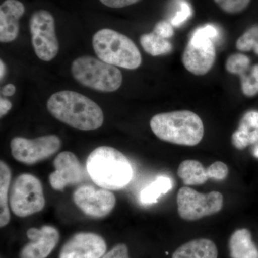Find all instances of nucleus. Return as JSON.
<instances>
[{
  "instance_id": "obj_8",
  "label": "nucleus",
  "mask_w": 258,
  "mask_h": 258,
  "mask_svg": "<svg viewBox=\"0 0 258 258\" xmlns=\"http://www.w3.org/2000/svg\"><path fill=\"white\" fill-rule=\"evenodd\" d=\"M176 203L181 219L196 221L218 213L223 207V196L218 191L202 194L184 186L178 191Z\"/></svg>"
},
{
  "instance_id": "obj_23",
  "label": "nucleus",
  "mask_w": 258,
  "mask_h": 258,
  "mask_svg": "<svg viewBox=\"0 0 258 258\" xmlns=\"http://www.w3.org/2000/svg\"><path fill=\"white\" fill-rule=\"evenodd\" d=\"M239 76L244 96L254 97L258 94V64L249 66Z\"/></svg>"
},
{
  "instance_id": "obj_35",
  "label": "nucleus",
  "mask_w": 258,
  "mask_h": 258,
  "mask_svg": "<svg viewBox=\"0 0 258 258\" xmlns=\"http://www.w3.org/2000/svg\"><path fill=\"white\" fill-rule=\"evenodd\" d=\"M0 71H1L0 77H1V79H3L5 76V72H6V67H5L4 62L2 60L0 61Z\"/></svg>"
},
{
  "instance_id": "obj_33",
  "label": "nucleus",
  "mask_w": 258,
  "mask_h": 258,
  "mask_svg": "<svg viewBox=\"0 0 258 258\" xmlns=\"http://www.w3.org/2000/svg\"><path fill=\"white\" fill-rule=\"evenodd\" d=\"M13 104L9 100L5 98H1L0 99V115L4 116L11 110Z\"/></svg>"
},
{
  "instance_id": "obj_14",
  "label": "nucleus",
  "mask_w": 258,
  "mask_h": 258,
  "mask_svg": "<svg viewBox=\"0 0 258 258\" xmlns=\"http://www.w3.org/2000/svg\"><path fill=\"white\" fill-rule=\"evenodd\" d=\"M27 236L30 242L22 249L20 258H46L60 240L58 231L50 225L29 229Z\"/></svg>"
},
{
  "instance_id": "obj_28",
  "label": "nucleus",
  "mask_w": 258,
  "mask_h": 258,
  "mask_svg": "<svg viewBox=\"0 0 258 258\" xmlns=\"http://www.w3.org/2000/svg\"><path fill=\"white\" fill-rule=\"evenodd\" d=\"M228 167L222 161H215L207 169V174L209 179L217 180V181L225 179L228 176Z\"/></svg>"
},
{
  "instance_id": "obj_30",
  "label": "nucleus",
  "mask_w": 258,
  "mask_h": 258,
  "mask_svg": "<svg viewBox=\"0 0 258 258\" xmlns=\"http://www.w3.org/2000/svg\"><path fill=\"white\" fill-rule=\"evenodd\" d=\"M102 258H129L128 247L125 244H118Z\"/></svg>"
},
{
  "instance_id": "obj_13",
  "label": "nucleus",
  "mask_w": 258,
  "mask_h": 258,
  "mask_svg": "<svg viewBox=\"0 0 258 258\" xmlns=\"http://www.w3.org/2000/svg\"><path fill=\"white\" fill-rule=\"evenodd\" d=\"M106 251V242L101 236L79 232L62 246L59 258H101Z\"/></svg>"
},
{
  "instance_id": "obj_16",
  "label": "nucleus",
  "mask_w": 258,
  "mask_h": 258,
  "mask_svg": "<svg viewBox=\"0 0 258 258\" xmlns=\"http://www.w3.org/2000/svg\"><path fill=\"white\" fill-rule=\"evenodd\" d=\"M215 244L208 239H197L186 242L176 249L172 258H217Z\"/></svg>"
},
{
  "instance_id": "obj_32",
  "label": "nucleus",
  "mask_w": 258,
  "mask_h": 258,
  "mask_svg": "<svg viewBox=\"0 0 258 258\" xmlns=\"http://www.w3.org/2000/svg\"><path fill=\"white\" fill-rule=\"evenodd\" d=\"M241 121L252 129H258V111H251L244 114Z\"/></svg>"
},
{
  "instance_id": "obj_24",
  "label": "nucleus",
  "mask_w": 258,
  "mask_h": 258,
  "mask_svg": "<svg viewBox=\"0 0 258 258\" xmlns=\"http://www.w3.org/2000/svg\"><path fill=\"white\" fill-rule=\"evenodd\" d=\"M236 47L241 52L253 50L258 55V25L251 27L236 42Z\"/></svg>"
},
{
  "instance_id": "obj_17",
  "label": "nucleus",
  "mask_w": 258,
  "mask_h": 258,
  "mask_svg": "<svg viewBox=\"0 0 258 258\" xmlns=\"http://www.w3.org/2000/svg\"><path fill=\"white\" fill-rule=\"evenodd\" d=\"M232 258H258V249L247 229L236 230L229 241Z\"/></svg>"
},
{
  "instance_id": "obj_31",
  "label": "nucleus",
  "mask_w": 258,
  "mask_h": 258,
  "mask_svg": "<svg viewBox=\"0 0 258 258\" xmlns=\"http://www.w3.org/2000/svg\"><path fill=\"white\" fill-rule=\"evenodd\" d=\"M139 1L141 0H100L102 4L106 5L108 8H115V9L130 6V5L139 3Z\"/></svg>"
},
{
  "instance_id": "obj_25",
  "label": "nucleus",
  "mask_w": 258,
  "mask_h": 258,
  "mask_svg": "<svg viewBox=\"0 0 258 258\" xmlns=\"http://www.w3.org/2000/svg\"><path fill=\"white\" fill-rule=\"evenodd\" d=\"M250 66V60L247 55L235 53L229 56L225 63V69L231 74L240 76Z\"/></svg>"
},
{
  "instance_id": "obj_11",
  "label": "nucleus",
  "mask_w": 258,
  "mask_h": 258,
  "mask_svg": "<svg viewBox=\"0 0 258 258\" xmlns=\"http://www.w3.org/2000/svg\"><path fill=\"white\" fill-rule=\"evenodd\" d=\"M74 202L88 216L103 218L114 208L116 199L109 190L97 189L90 185H83L74 191Z\"/></svg>"
},
{
  "instance_id": "obj_5",
  "label": "nucleus",
  "mask_w": 258,
  "mask_h": 258,
  "mask_svg": "<svg viewBox=\"0 0 258 258\" xmlns=\"http://www.w3.org/2000/svg\"><path fill=\"white\" fill-rule=\"evenodd\" d=\"M71 74L80 84L99 92H115L123 82L118 68L92 56L76 58L71 66Z\"/></svg>"
},
{
  "instance_id": "obj_15",
  "label": "nucleus",
  "mask_w": 258,
  "mask_h": 258,
  "mask_svg": "<svg viewBox=\"0 0 258 258\" xmlns=\"http://www.w3.org/2000/svg\"><path fill=\"white\" fill-rule=\"evenodd\" d=\"M25 6L18 0H5L0 7V41L8 43L16 40L20 31L19 20L25 13Z\"/></svg>"
},
{
  "instance_id": "obj_20",
  "label": "nucleus",
  "mask_w": 258,
  "mask_h": 258,
  "mask_svg": "<svg viewBox=\"0 0 258 258\" xmlns=\"http://www.w3.org/2000/svg\"><path fill=\"white\" fill-rule=\"evenodd\" d=\"M140 43L144 51L154 57L166 55L173 49L172 44L167 39L159 36L154 32L142 35Z\"/></svg>"
},
{
  "instance_id": "obj_9",
  "label": "nucleus",
  "mask_w": 258,
  "mask_h": 258,
  "mask_svg": "<svg viewBox=\"0 0 258 258\" xmlns=\"http://www.w3.org/2000/svg\"><path fill=\"white\" fill-rule=\"evenodd\" d=\"M30 30L37 57L45 62L53 60L59 52V42L52 14L45 10L35 12L30 18Z\"/></svg>"
},
{
  "instance_id": "obj_29",
  "label": "nucleus",
  "mask_w": 258,
  "mask_h": 258,
  "mask_svg": "<svg viewBox=\"0 0 258 258\" xmlns=\"http://www.w3.org/2000/svg\"><path fill=\"white\" fill-rule=\"evenodd\" d=\"M154 32L163 38L169 39L174 35V31L172 25L169 22L162 20L155 25Z\"/></svg>"
},
{
  "instance_id": "obj_1",
  "label": "nucleus",
  "mask_w": 258,
  "mask_h": 258,
  "mask_svg": "<svg viewBox=\"0 0 258 258\" xmlns=\"http://www.w3.org/2000/svg\"><path fill=\"white\" fill-rule=\"evenodd\" d=\"M47 108L56 119L79 130H96L104 121L101 107L87 96L75 91L54 93L47 101Z\"/></svg>"
},
{
  "instance_id": "obj_4",
  "label": "nucleus",
  "mask_w": 258,
  "mask_h": 258,
  "mask_svg": "<svg viewBox=\"0 0 258 258\" xmlns=\"http://www.w3.org/2000/svg\"><path fill=\"white\" fill-rule=\"evenodd\" d=\"M93 47L100 60L115 67L135 70L142 63V54L133 40L111 29L96 32Z\"/></svg>"
},
{
  "instance_id": "obj_34",
  "label": "nucleus",
  "mask_w": 258,
  "mask_h": 258,
  "mask_svg": "<svg viewBox=\"0 0 258 258\" xmlns=\"http://www.w3.org/2000/svg\"><path fill=\"white\" fill-rule=\"evenodd\" d=\"M16 88L13 84H8L2 90V93L5 97H10L15 94Z\"/></svg>"
},
{
  "instance_id": "obj_12",
  "label": "nucleus",
  "mask_w": 258,
  "mask_h": 258,
  "mask_svg": "<svg viewBox=\"0 0 258 258\" xmlns=\"http://www.w3.org/2000/svg\"><path fill=\"white\" fill-rule=\"evenodd\" d=\"M55 171L49 176L52 189L62 191L66 186L82 182L85 179L84 169L74 153L62 152L53 161Z\"/></svg>"
},
{
  "instance_id": "obj_18",
  "label": "nucleus",
  "mask_w": 258,
  "mask_h": 258,
  "mask_svg": "<svg viewBox=\"0 0 258 258\" xmlns=\"http://www.w3.org/2000/svg\"><path fill=\"white\" fill-rule=\"evenodd\" d=\"M177 174L184 184L189 186L205 184L209 179L207 169L197 160L182 161L178 168Z\"/></svg>"
},
{
  "instance_id": "obj_36",
  "label": "nucleus",
  "mask_w": 258,
  "mask_h": 258,
  "mask_svg": "<svg viewBox=\"0 0 258 258\" xmlns=\"http://www.w3.org/2000/svg\"><path fill=\"white\" fill-rule=\"evenodd\" d=\"M254 145L253 149H252V154H253L254 157L258 159V142Z\"/></svg>"
},
{
  "instance_id": "obj_6",
  "label": "nucleus",
  "mask_w": 258,
  "mask_h": 258,
  "mask_svg": "<svg viewBox=\"0 0 258 258\" xmlns=\"http://www.w3.org/2000/svg\"><path fill=\"white\" fill-rule=\"evenodd\" d=\"M218 36V30L212 25L195 30L181 57L185 69L195 76L208 74L216 60L214 40Z\"/></svg>"
},
{
  "instance_id": "obj_3",
  "label": "nucleus",
  "mask_w": 258,
  "mask_h": 258,
  "mask_svg": "<svg viewBox=\"0 0 258 258\" xmlns=\"http://www.w3.org/2000/svg\"><path fill=\"white\" fill-rule=\"evenodd\" d=\"M150 127L161 140L186 147L198 145L205 134L200 117L186 110L155 115L150 120Z\"/></svg>"
},
{
  "instance_id": "obj_21",
  "label": "nucleus",
  "mask_w": 258,
  "mask_h": 258,
  "mask_svg": "<svg viewBox=\"0 0 258 258\" xmlns=\"http://www.w3.org/2000/svg\"><path fill=\"white\" fill-rule=\"evenodd\" d=\"M172 188V181L168 176L158 177L152 184L142 190L140 195L141 202L144 205L156 203L158 199L165 195Z\"/></svg>"
},
{
  "instance_id": "obj_10",
  "label": "nucleus",
  "mask_w": 258,
  "mask_h": 258,
  "mask_svg": "<svg viewBox=\"0 0 258 258\" xmlns=\"http://www.w3.org/2000/svg\"><path fill=\"white\" fill-rule=\"evenodd\" d=\"M60 147V139L53 134L33 139L15 137L10 142L14 159L28 165L45 160L55 154Z\"/></svg>"
},
{
  "instance_id": "obj_27",
  "label": "nucleus",
  "mask_w": 258,
  "mask_h": 258,
  "mask_svg": "<svg viewBox=\"0 0 258 258\" xmlns=\"http://www.w3.org/2000/svg\"><path fill=\"white\" fill-rule=\"evenodd\" d=\"M179 8V10L170 20L171 25L174 27L181 26L192 15V9L189 3L185 0H180Z\"/></svg>"
},
{
  "instance_id": "obj_19",
  "label": "nucleus",
  "mask_w": 258,
  "mask_h": 258,
  "mask_svg": "<svg viewBox=\"0 0 258 258\" xmlns=\"http://www.w3.org/2000/svg\"><path fill=\"white\" fill-rule=\"evenodd\" d=\"M12 172L9 166L5 162H0V226L5 227L9 223V186L11 181Z\"/></svg>"
},
{
  "instance_id": "obj_22",
  "label": "nucleus",
  "mask_w": 258,
  "mask_h": 258,
  "mask_svg": "<svg viewBox=\"0 0 258 258\" xmlns=\"http://www.w3.org/2000/svg\"><path fill=\"white\" fill-rule=\"evenodd\" d=\"M232 144L236 149H244L247 146L258 142V129H252L244 122L240 121L237 131L232 134Z\"/></svg>"
},
{
  "instance_id": "obj_26",
  "label": "nucleus",
  "mask_w": 258,
  "mask_h": 258,
  "mask_svg": "<svg viewBox=\"0 0 258 258\" xmlns=\"http://www.w3.org/2000/svg\"><path fill=\"white\" fill-rule=\"evenodd\" d=\"M220 9L228 14H238L248 7L251 0H214Z\"/></svg>"
},
{
  "instance_id": "obj_7",
  "label": "nucleus",
  "mask_w": 258,
  "mask_h": 258,
  "mask_svg": "<svg viewBox=\"0 0 258 258\" xmlns=\"http://www.w3.org/2000/svg\"><path fill=\"white\" fill-rule=\"evenodd\" d=\"M9 203L18 217H26L41 211L45 205L42 183L30 174L18 176L12 186Z\"/></svg>"
},
{
  "instance_id": "obj_2",
  "label": "nucleus",
  "mask_w": 258,
  "mask_h": 258,
  "mask_svg": "<svg viewBox=\"0 0 258 258\" xmlns=\"http://www.w3.org/2000/svg\"><path fill=\"white\" fill-rule=\"evenodd\" d=\"M86 169L91 179L100 187L118 190L125 187L133 177V169L124 154L115 148H96L88 156Z\"/></svg>"
}]
</instances>
